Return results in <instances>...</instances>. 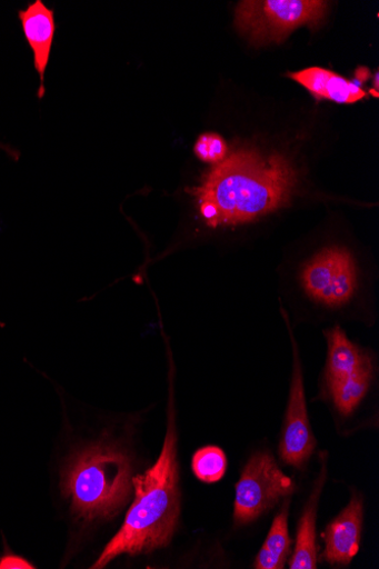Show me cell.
<instances>
[{
	"instance_id": "obj_3",
	"label": "cell",
	"mask_w": 379,
	"mask_h": 569,
	"mask_svg": "<svg viewBox=\"0 0 379 569\" xmlns=\"http://www.w3.org/2000/svg\"><path fill=\"white\" fill-rule=\"evenodd\" d=\"M158 460L133 477V502L118 535L106 546L92 568H104L121 555L149 553L170 545L181 512L174 411Z\"/></svg>"
},
{
	"instance_id": "obj_15",
	"label": "cell",
	"mask_w": 379,
	"mask_h": 569,
	"mask_svg": "<svg viewBox=\"0 0 379 569\" xmlns=\"http://www.w3.org/2000/svg\"><path fill=\"white\" fill-rule=\"evenodd\" d=\"M192 469L200 481L206 483L219 482L228 469L227 455L219 447H205L195 453Z\"/></svg>"
},
{
	"instance_id": "obj_17",
	"label": "cell",
	"mask_w": 379,
	"mask_h": 569,
	"mask_svg": "<svg viewBox=\"0 0 379 569\" xmlns=\"http://www.w3.org/2000/svg\"><path fill=\"white\" fill-rule=\"evenodd\" d=\"M36 568L32 563H30L27 559L16 556L12 553H7L2 558H0V569H33Z\"/></svg>"
},
{
	"instance_id": "obj_4",
	"label": "cell",
	"mask_w": 379,
	"mask_h": 569,
	"mask_svg": "<svg viewBox=\"0 0 379 569\" xmlns=\"http://www.w3.org/2000/svg\"><path fill=\"white\" fill-rule=\"evenodd\" d=\"M132 478L131 458L123 449L97 443L71 459L62 488L83 519H112L133 495Z\"/></svg>"
},
{
	"instance_id": "obj_9",
	"label": "cell",
	"mask_w": 379,
	"mask_h": 569,
	"mask_svg": "<svg viewBox=\"0 0 379 569\" xmlns=\"http://www.w3.org/2000/svg\"><path fill=\"white\" fill-rule=\"evenodd\" d=\"M23 32L33 53L34 68L40 77L39 98H42L46 70L50 60L53 38H56V13L48 9L41 0H36L24 11L19 12Z\"/></svg>"
},
{
	"instance_id": "obj_8",
	"label": "cell",
	"mask_w": 379,
	"mask_h": 569,
	"mask_svg": "<svg viewBox=\"0 0 379 569\" xmlns=\"http://www.w3.org/2000/svg\"><path fill=\"white\" fill-rule=\"evenodd\" d=\"M363 527V502L359 495L352 496L349 505L325 530L322 558L331 565H348L358 553Z\"/></svg>"
},
{
	"instance_id": "obj_1",
	"label": "cell",
	"mask_w": 379,
	"mask_h": 569,
	"mask_svg": "<svg viewBox=\"0 0 379 569\" xmlns=\"http://www.w3.org/2000/svg\"><path fill=\"white\" fill-rule=\"evenodd\" d=\"M302 191V172L279 152L233 151L188 187L200 222L211 231L236 230L292 206Z\"/></svg>"
},
{
	"instance_id": "obj_13",
	"label": "cell",
	"mask_w": 379,
	"mask_h": 569,
	"mask_svg": "<svg viewBox=\"0 0 379 569\" xmlns=\"http://www.w3.org/2000/svg\"><path fill=\"white\" fill-rule=\"evenodd\" d=\"M376 378L373 356L351 376L329 387L321 388V395L329 399L340 416L348 418L362 403Z\"/></svg>"
},
{
	"instance_id": "obj_18",
	"label": "cell",
	"mask_w": 379,
	"mask_h": 569,
	"mask_svg": "<svg viewBox=\"0 0 379 569\" xmlns=\"http://www.w3.org/2000/svg\"><path fill=\"white\" fill-rule=\"evenodd\" d=\"M369 77H370V73H369L368 69L360 68L356 72V81H352V82H355L357 86L360 87V84L362 82H366Z\"/></svg>"
},
{
	"instance_id": "obj_6",
	"label": "cell",
	"mask_w": 379,
	"mask_h": 569,
	"mask_svg": "<svg viewBox=\"0 0 379 569\" xmlns=\"http://www.w3.org/2000/svg\"><path fill=\"white\" fill-rule=\"evenodd\" d=\"M295 482L286 476L273 456L267 452L253 455L236 487L235 522L246 526L272 509L295 491Z\"/></svg>"
},
{
	"instance_id": "obj_12",
	"label": "cell",
	"mask_w": 379,
	"mask_h": 569,
	"mask_svg": "<svg viewBox=\"0 0 379 569\" xmlns=\"http://www.w3.org/2000/svg\"><path fill=\"white\" fill-rule=\"evenodd\" d=\"M289 77L303 86L316 99H329L339 103H355L366 92L355 82L322 68H308Z\"/></svg>"
},
{
	"instance_id": "obj_5",
	"label": "cell",
	"mask_w": 379,
	"mask_h": 569,
	"mask_svg": "<svg viewBox=\"0 0 379 569\" xmlns=\"http://www.w3.org/2000/svg\"><path fill=\"white\" fill-rule=\"evenodd\" d=\"M328 8L317 0H248L238 7L237 26L253 43L281 42L301 26L316 29Z\"/></svg>"
},
{
	"instance_id": "obj_14",
	"label": "cell",
	"mask_w": 379,
	"mask_h": 569,
	"mask_svg": "<svg viewBox=\"0 0 379 569\" xmlns=\"http://www.w3.org/2000/svg\"><path fill=\"white\" fill-rule=\"evenodd\" d=\"M290 497L270 528L268 537L255 561L256 569H283L291 555L292 540L289 533Z\"/></svg>"
},
{
	"instance_id": "obj_2",
	"label": "cell",
	"mask_w": 379,
	"mask_h": 569,
	"mask_svg": "<svg viewBox=\"0 0 379 569\" xmlns=\"http://www.w3.org/2000/svg\"><path fill=\"white\" fill-rule=\"evenodd\" d=\"M279 302L316 319L373 320L378 277L353 249L323 244L280 268Z\"/></svg>"
},
{
	"instance_id": "obj_7",
	"label": "cell",
	"mask_w": 379,
	"mask_h": 569,
	"mask_svg": "<svg viewBox=\"0 0 379 569\" xmlns=\"http://www.w3.org/2000/svg\"><path fill=\"white\" fill-rule=\"evenodd\" d=\"M280 313L288 329L293 357L289 399L280 442V455L287 463L300 470L306 467V463L311 458L316 448V440L309 420L299 345L293 333L291 320L281 303Z\"/></svg>"
},
{
	"instance_id": "obj_16",
	"label": "cell",
	"mask_w": 379,
	"mask_h": 569,
	"mask_svg": "<svg viewBox=\"0 0 379 569\" xmlns=\"http://www.w3.org/2000/svg\"><path fill=\"white\" fill-rule=\"evenodd\" d=\"M193 150L198 160L211 167L223 162L229 153L226 140L220 134L212 132L201 134Z\"/></svg>"
},
{
	"instance_id": "obj_11",
	"label": "cell",
	"mask_w": 379,
	"mask_h": 569,
	"mask_svg": "<svg viewBox=\"0 0 379 569\" xmlns=\"http://www.w3.org/2000/svg\"><path fill=\"white\" fill-rule=\"evenodd\" d=\"M328 478L327 457L321 453V471L300 519L291 569H315L318 562L316 523L319 498Z\"/></svg>"
},
{
	"instance_id": "obj_10",
	"label": "cell",
	"mask_w": 379,
	"mask_h": 569,
	"mask_svg": "<svg viewBox=\"0 0 379 569\" xmlns=\"http://www.w3.org/2000/svg\"><path fill=\"white\" fill-rule=\"evenodd\" d=\"M328 343L327 363L321 376V388L335 385L355 373L372 353L355 343L341 326L323 331Z\"/></svg>"
},
{
	"instance_id": "obj_19",
	"label": "cell",
	"mask_w": 379,
	"mask_h": 569,
	"mask_svg": "<svg viewBox=\"0 0 379 569\" xmlns=\"http://www.w3.org/2000/svg\"><path fill=\"white\" fill-rule=\"evenodd\" d=\"M373 79H375V82H373L375 88L378 89V72L375 74Z\"/></svg>"
}]
</instances>
